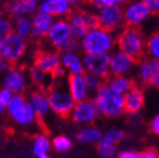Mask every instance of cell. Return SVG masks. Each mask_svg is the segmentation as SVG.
<instances>
[{
	"mask_svg": "<svg viewBox=\"0 0 159 158\" xmlns=\"http://www.w3.org/2000/svg\"><path fill=\"white\" fill-rule=\"evenodd\" d=\"M50 109L61 117H67L75 105L67 89L66 79H53L52 83L47 90Z\"/></svg>",
	"mask_w": 159,
	"mask_h": 158,
	"instance_id": "obj_1",
	"label": "cell"
},
{
	"mask_svg": "<svg viewBox=\"0 0 159 158\" xmlns=\"http://www.w3.org/2000/svg\"><path fill=\"white\" fill-rule=\"evenodd\" d=\"M116 45V35L101 27L93 28L87 31L81 41L80 48L84 53H111Z\"/></svg>",
	"mask_w": 159,
	"mask_h": 158,
	"instance_id": "obj_2",
	"label": "cell"
},
{
	"mask_svg": "<svg viewBox=\"0 0 159 158\" xmlns=\"http://www.w3.org/2000/svg\"><path fill=\"white\" fill-rule=\"evenodd\" d=\"M145 42L146 38L139 28L126 26L116 35L117 49L132 57L136 61L144 58Z\"/></svg>",
	"mask_w": 159,
	"mask_h": 158,
	"instance_id": "obj_3",
	"label": "cell"
},
{
	"mask_svg": "<svg viewBox=\"0 0 159 158\" xmlns=\"http://www.w3.org/2000/svg\"><path fill=\"white\" fill-rule=\"evenodd\" d=\"M93 100L98 109L99 114L106 117L115 118L120 116L125 112L124 95L112 91L106 84L94 93Z\"/></svg>",
	"mask_w": 159,
	"mask_h": 158,
	"instance_id": "obj_4",
	"label": "cell"
},
{
	"mask_svg": "<svg viewBox=\"0 0 159 158\" xmlns=\"http://www.w3.org/2000/svg\"><path fill=\"white\" fill-rule=\"evenodd\" d=\"M6 112L13 123L20 127H30L38 121L37 114L22 94L13 95Z\"/></svg>",
	"mask_w": 159,
	"mask_h": 158,
	"instance_id": "obj_5",
	"label": "cell"
},
{
	"mask_svg": "<svg viewBox=\"0 0 159 158\" xmlns=\"http://www.w3.org/2000/svg\"><path fill=\"white\" fill-rule=\"evenodd\" d=\"M96 18L98 27L115 35H117L126 26L124 19V10L120 6L101 8L96 11Z\"/></svg>",
	"mask_w": 159,
	"mask_h": 158,
	"instance_id": "obj_6",
	"label": "cell"
},
{
	"mask_svg": "<svg viewBox=\"0 0 159 158\" xmlns=\"http://www.w3.org/2000/svg\"><path fill=\"white\" fill-rule=\"evenodd\" d=\"M27 47V40L12 31L3 37V43L0 50V55L6 58L12 64H17L25 55Z\"/></svg>",
	"mask_w": 159,
	"mask_h": 158,
	"instance_id": "obj_7",
	"label": "cell"
},
{
	"mask_svg": "<svg viewBox=\"0 0 159 158\" xmlns=\"http://www.w3.org/2000/svg\"><path fill=\"white\" fill-rule=\"evenodd\" d=\"M125 25L128 27L140 28L150 19L152 13L142 0H130L123 7Z\"/></svg>",
	"mask_w": 159,
	"mask_h": 158,
	"instance_id": "obj_8",
	"label": "cell"
},
{
	"mask_svg": "<svg viewBox=\"0 0 159 158\" xmlns=\"http://www.w3.org/2000/svg\"><path fill=\"white\" fill-rule=\"evenodd\" d=\"M101 115L93 99H85L76 102L73 107L70 117L72 121L80 125H92Z\"/></svg>",
	"mask_w": 159,
	"mask_h": 158,
	"instance_id": "obj_9",
	"label": "cell"
},
{
	"mask_svg": "<svg viewBox=\"0 0 159 158\" xmlns=\"http://www.w3.org/2000/svg\"><path fill=\"white\" fill-rule=\"evenodd\" d=\"M137 77L146 86L159 89V60L148 57L138 60Z\"/></svg>",
	"mask_w": 159,
	"mask_h": 158,
	"instance_id": "obj_10",
	"label": "cell"
},
{
	"mask_svg": "<svg viewBox=\"0 0 159 158\" xmlns=\"http://www.w3.org/2000/svg\"><path fill=\"white\" fill-rule=\"evenodd\" d=\"M137 61L118 49L109 53V75H130Z\"/></svg>",
	"mask_w": 159,
	"mask_h": 158,
	"instance_id": "obj_11",
	"label": "cell"
},
{
	"mask_svg": "<svg viewBox=\"0 0 159 158\" xmlns=\"http://www.w3.org/2000/svg\"><path fill=\"white\" fill-rule=\"evenodd\" d=\"M82 60L86 73L98 75L103 79L109 77V53H84Z\"/></svg>",
	"mask_w": 159,
	"mask_h": 158,
	"instance_id": "obj_12",
	"label": "cell"
},
{
	"mask_svg": "<svg viewBox=\"0 0 159 158\" xmlns=\"http://www.w3.org/2000/svg\"><path fill=\"white\" fill-rule=\"evenodd\" d=\"M27 74L22 67L12 65L11 69L5 73L2 80V87L9 92L16 94H22L27 89Z\"/></svg>",
	"mask_w": 159,
	"mask_h": 158,
	"instance_id": "obj_13",
	"label": "cell"
},
{
	"mask_svg": "<svg viewBox=\"0 0 159 158\" xmlns=\"http://www.w3.org/2000/svg\"><path fill=\"white\" fill-rule=\"evenodd\" d=\"M45 38L50 44L55 48V50L59 49L63 43H65L71 38V30H70L67 20L64 18L54 19L51 27L48 30Z\"/></svg>",
	"mask_w": 159,
	"mask_h": 158,
	"instance_id": "obj_14",
	"label": "cell"
},
{
	"mask_svg": "<svg viewBox=\"0 0 159 158\" xmlns=\"http://www.w3.org/2000/svg\"><path fill=\"white\" fill-rule=\"evenodd\" d=\"M34 65L47 74L52 75L55 69L61 65V53L57 50H43L38 52Z\"/></svg>",
	"mask_w": 159,
	"mask_h": 158,
	"instance_id": "obj_15",
	"label": "cell"
},
{
	"mask_svg": "<svg viewBox=\"0 0 159 158\" xmlns=\"http://www.w3.org/2000/svg\"><path fill=\"white\" fill-rule=\"evenodd\" d=\"M54 21V17H52L49 13H45L43 11H37L33 13L31 18V37L34 39H43L47 35L49 28L51 27L52 22Z\"/></svg>",
	"mask_w": 159,
	"mask_h": 158,
	"instance_id": "obj_16",
	"label": "cell"
},
{
	"mask_svg": "<svg viewBox=\"0 0 159 158\" xmlns=\"http://www.w3.org/2000/svg\"><path fill=\"white\" fill-rule=\"evenodd\" d=\"M39 10L49 13L52 17H65L72 11V6L66 0H41Z\"/></svg>",
	"mask_w": 159,
	"mask_h": 158,
	"instance_id": "obj_17",
	"label": "cell"
},
{
	"mask_svg": "<svg viewBox=\"0 0 159 158\" xmlns=\"http://www.w3.org/2000/svg\"><path fill=\"white\" fill-rule=\"evenodd\" d=\"M145 104L144 91L139 86H133L124 95L125 112L129 114H136L143 109Z\"/></svg>",
	"mask_w": 159,
	"mask_h": 158,
	"instance_id": "obj_18",
	"label": "cell"
},
{
	"mask_svg": "<svg viewBox=\"0 0 159 158\" xmlns=\"http://www.w3.org/2000/svg\"><path fill=\"white\" fill-rule=\"evenodd\" d=\"M66 84L70 94H71L72 99L75 101V103L89 97V93L87 91L83 75L69 74L66 77Z\"/></svg>",
	"mask_w": 159,
	"mask_h": 158,
	"instance_id": "obj_19",
	"label": "cell"
},
{
	"mask_svg": "<svg viewBox=\"0 0 159 158\" xmlns=\"http://www.w3.org/2000/svg\"><path fill=\"white\" fill-rule=\"evenodd\" d=\"M28 102L35 112L38 117H44L48 115L50 109L49 101H48L47 92L41 89H38L35 91L31 92L28 96Z\"/></svg>",
	"mask_w": 159,
	"mask_h": 158,
	"instance_id": "obj_20",
	"label": "cell"
},
{
	"mask_svg": "<svg viewBox=\"0 0 159 158\" xmlns=\"http://www.w3.org/2000/svg\"><path fill=\"white\" fill-rule=\"evenodd\" d=\"M61 64L71 75H83L85 73L82 55L79 52L61 53Z\"/></svg>",
	"mask_w": 159,
	"mask_h": 158,
	"instance_id": "obj_21",
	"label": "cell"
},
{
	"mask_svg": "<svg viewBox=\"0 0 159 158\" xmlns=\"http://www.w3.org/2000/svg\"><path fill=\"white\" fill-rule=\"evenodd\" d=\"M39 9V0H10L8 10L12 17L33 15Z\"/></svg>",
	"mask_w": 159,
	"mask_h": 158,
	"instance_id": "obj_22",
	"label": "cell"
},
{
	"mask_svg": "<svg viewBox=\"0 0 159 158\" xmlns=\"http://www.w3.org/2000/svg\"><path fill=\"white\" fill-rule=\"evenodd\" d=\"M66 20L69 22L70 30H71V37L76 39L77 41H81L89 31V28L86 27V23H85L83 11L70 13Z\"/></svg>",
	"mask_w": 159,
	"mask_h": 158,
	"instance_id": "obj_23",
	"label": "cell"
},
{
	"mask_svg": "<svg viewBox=\"0 0 159 158\" xmlns=\"http://www.w3.org/2000/svg\"><path fill=\"white\" fill-rule=\"evenodd\" d=\"M105 84L112 91L125 95L133 86H135V81L130 75H111L105 79Z\"/></svg>",
	"mask_w": 159,
	"mask_h": 158,
	"instance_id": "obj_24",
	"label": "cell"
},
{
	"mask_svg": "<svg viewBox=\"0 0 159 158\" xmlns=\"http://www.w3.org/2000/svg\"><path fill=\"white\" fill-rule=\"evenodd\" d=\"M52 147V142L45 134H38L33 139L32 151L37 158H51L50 149Z\"/></svg>",
	"mask_w": 159,
	"mask_h": 158,
	"instance_id": "obj_25",
	"label": "cell"
},
{
	"mask_svg": "<svg viewBox=\"0 0 159 158\" xmlns=\"http://www.w3.org/2000/svg\"><path fill=\"white\" fill-rule=\"evenodd\" d=\"M102 131L94 125H85L76 133L77 142L82 144H95L102 137Z\"/></svg>",
	"mask_w": 159,
	"mask_h": 158,
	"instance_id": "obj_26",
	"label": "cell"
},
{
	"mask_svg": "<svg viewBox=\"0 0 159 158\" xmlns=\"http://www.w3.org/2000/svg\"><path fill=\"white\" fill-rule=\"evenodd\" d=\"M29 74H30V79L32 80L33 83H34L37 86H39L41 90H43V91H47L53 81L52 75L44 73V72L41 71L39 67H35V65L30 67Z\"/></svg>",
	"mask_w": 159,
	"mask_h": 158,
	"instance_id": "obj_27",
	"label": "cell"
},
{
	"mask_svg": "<svg viewBox=\"0 0 159 158\" xmlns=\"http://www.w3.org/2000/svg\"><path fill=\"white\" fill-rule=\"evenodd\" d=\"M12 26H13V32L19 35L20 37L27 39V38H29L31 35L32 23H31V18H29L28 16L13 17Z\"/></svg>",
	"mask_w": 159,
	"mask_h": 158,
	"instance_id": "obj_28",
	"label": "cell"
},
{
	"mask_svg": "<svg viewBox=\"0 0 159 158\" xmlns=\"http://www.w3.org/2000/svg\"><path fill=\"white\" fill-rule=\"evenodd\" d=\"M145 54L148 58L159 60V31L149 35L145 42Z\"/></svg>",
	"mask_w": 159,
	"mask_h": 158,
	"instance_id": "obj_29",
	"label": "cell"
},
{
	"mask_svg": "<svg viewBox=\"0 0 159 158\" xmlns=\"http://www.w3.org/2000/svg\"><path fill=\"white\" fill-rule=\"evenodd\" d=\"M125 138V133L119 128H108L102 134V137L98 143L108 144V145H117Z\"/></svg>",
	"mask_w": 159,
	"mask_h": 158,
	"instance_id": "obj_30",
	"label": "cell"
},
{
	"mask_svg": "<svg viewBox=\"0 0 159 158\" xmlns=\"http://www.w3.org/2000/svg\"><path fill=\"white\" fill-rule=\"evenodd\" d=\"M84 81L86 84L87 91H89V95H94V93H96L97 90L101 89L105 84V79L98 77V75L95 74H91V73H86L85 72L84 74Z\"/></svg>",
	"mask_w": 159,
	"mask_h": 158,
	"instance_id": "obj_31",
	"label": "cell"
},
{
	"mask_svg": "<svg viewBox=\"0 0 159 158\" xmlns=\"http://www.w3.org/2000/svg\"><path fill=\"white\" fill-rule=\"evenodd\" d=\"M52 147L57 153H66L72 148V139L65 135H59L52 139Z\"/></svg>",
	"mask_w": 159,
	"mask_h": 158,
	"instance_id": "obj_32",
	"label": "cell"
},
{
	"mask_svg": "<svg viewBox=\"0 0 159 158\" xmlns=\"http://www.w3.org/2000/svg\"><path fill=\"white\" fill-rule=\"evenodd\" d=\"M97 151L102 158H115L118 155L117 145H108V144L97 143Z\"/></svg>",
	"mask_w": 159,
	"mask_h": 158,
	"instance_id": "obj_33",
	"label": "cell"
},
{
	"mask_svg": "<svg viewBox=\"0 0 159 158\" xmlns=\"http://www.w3.org/2000/svg\"><path fill=\"white\" fill-rule=\"evenodd\" d=\"M130 0H91V7L95 10H98L103 7H109V6H125Z\"/></svg>",
	"mask_w": 159,
	"mask_h": 158,
	"instance_id": "obj_34",
	"label": "cell"
},
{
	"mask_svg": "<svg viewBox=\"0 0 159 158\" xmlns=\"http://www.w3.org/2000/svg\"><path fill=\"white\" fill-rule=\"evenodd\" d=\"M80 48V41H77L74 38H70L65 43H63L61 47L57 49L60 53H66V52H79Z\"/></svg>",
	"mask_w": 159,
	"mask_h": 158,
	"instance_id": "obj_35",
	"label": "cell"
},
{
	"mask_svg": "<svg viewBox=\"0 0 159 158\" xmlns=\"http://www.w3.org/2000/svg\"><path fill=\"white\" fill-rule=\"evenodd\" d=\"M13 94L11 92H9L6 89L0 90V115H2L3 113H6L7 111V107L9 105L10 101L12 99Z\"/></svg>",
	"mask_w": 159,
	"mask_h": 158,
	"instance_id": "obj_36",
	"label": "cell"
},
{
	"mask_svg": "<svg viewBox=\"0 0 159 158\" xmlns=\"http://www.w3.org/2000/svg\"><path fill=\"white\" fill-rule=\"evenodd\" d=\"M85 18V23H86V27L89 29H93V28L98 27V23H97V18L96 13L92 12V11H83Z\"/></svg>",
	"mask_w": 159,
	"mask_h": 158,
	"instance_id": "obj_37",
	"label": "cell"
},
{
	"mask_svg": "<svg viewBox=\"0 0 159 158\" xmlns=\"http://www.w3.org/2000/svg\"><path fill=\"white\" fill-rule=\"evenodd\" d=\"M12 31H13L12 20L7 19V18H2V21H1V25H0V35L6 37L10 32H12Z\"/></svg>",
	"mask_w": 159,
	"mask_h": 158,
	"instance_id": "obj_38",
	"label": "cell"
},
{
	"mask_svg": "<svg viewBox=\"0 0 159 158\" xmlns=\"http://www.w3.org/2000/svg\"><path fill=\"white\" fill-rule=\"evenodd\" d=\"M149 11L155 15H159V0H142Z\"/></svg>",
	"mask_w": 159,
	"mask_h": 158,
	"instance_id": "obj_39",
	"label": "cell"
},
{
	"mask_svg": "<svg viewBox=\"0 0 159 158\" xmlns=\"http://www.w3.org/2000/svg\"><path fill=\"white\" fill-rule=\"evenodd\" d=\"M12 65L13 64L11 63V62L8 61L6 58L0 55V74H5V73H7V72L11 69Z\"/></svg>",
	"mask_w": 159,
	"mask_h": 158,
	"instance_id": "obj_40",
	"label": "cell"
},
{
	"mask_svg": "<svg viewBox=\"0 0 159 158\" xmlns=\"http://www.w3.org/2000/svg\"><path fill=\"white\" fill-rule=\"evenodd\" d=\"M117 158H140V153L135 151H118Z\"/></svg>",
	"mask_w": 159,
	"mask_h": 158,
	"instance_id": "obj_41",
	"label": "cell"
},
{
	"mask_svg": "<svg viewBox=\"0 0 159 158\" xmlns=\"http://www.w3.org/2000/svg\"><path fill=\"white\" fill-rule=\"evenodd\" d=\"M149 128L155 135L159 136V114H157L156 116L150 121L149 123Z\"/></svg>",
	"mask_w": 159,
	"mask_h": 158,
	"instance_id": "obj_42",
	"label": "cell"
},
{
	"mask_svg": "<svg viewBox=\"0 0 159 158\" xmlns=\"http://www.w3.org/2000/svg\"><path fill=\"white\" fill-rule=\"evenodd\" d=\"M66 75H67V71L64 69V67L61 64L60 67H57V69H55L54 72H53L52 77L53 79H65Z\"/></svg>",
	"mask_w": 159,
	"mask_h": 158,
	"instance_id": "obj_43",
	"label": "cell"
},
{
	"mask_svg": "<svg viewBox=\"0 0 159 158\" xmlns=\"http://www.w3.org/2000/svg\"><path fill=\"white\" fill-rule=\"evenodd\" d=\"M140 158H159V155L155 149H146L140 151Z\"/></svg>",
	"mask_w": 159,
	"mask_h": 158,
	"instance_id": "obj_44",
	"label": "cell"
},
{
	"mask_svg": "<svg viewBox=\"0 0 159 158\" xmlns=\"http://www.w3.org/2000/svg\"><path fill=\"white\" fill-rule=\"evenodd\" d=\"M66 1L71 6H75V5H77V3H80V1H81V0H66Z\"/></svg>",
	"mask_w": 159,
	"mask_h": 158,
	"instance_id": "obj_45",
	"label": "cell"
},
{
	"mask_svg": "<svg viewBox=\"0 0 159 158\" xmlns=\"http://www.w3.org/2000/svg\"><path fill=\"white\" fill-rule=\"evenodd\" d=\"M2 43H3V37L0 35V50H1V47H2Z\"/></svg>",
	"mask_w": 159,
	"mask_h": 158,
	"instance_id": "obj_46",
	"label": "cell"
},
{
	"mask_svg": "<svg viewBox=\"0 0 159 158\" xmlns=\"http://www.w3.org/2000/svg\"><path fill=\"white\" fill-rule=\"evenodd\" d=\"M2 18H3V17H1V16H0V25H1V21H2Z\"/></svg>",
	"mask_w": 159,
	"mask_h": 158,
	"instance_id": "obj_47",
	"label": "cell"
}]
</instances>
